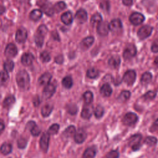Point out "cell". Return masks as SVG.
<instances>
[{
	"mask_svg": "<svg viewBox=\"0 0 158 158\" xmlns=\"http://www.w3.org/2000/svg\"><path fill=\"white\" fill-rule=\"evenodd\" d=\"M109 30V24L107 22H101L97 27V31L99 35L106 36L107 35Z\"/></svg>",
	"mask_w": 158,
	"mask_h": 158,
	"instance_id": "15",
	"label": "cell"
},
{
	"mask_svg": "<svg viewBox=\"0 0 158 158\" xmlns=\"http://www.w3.org/2000/svg\"><path fill=\"white\" fill-rule=\"evenodd\" d=\"M12 146L11 144L8 143H5L2 144L0 148L1 152L4 155H7L12 152Z\"/></svg>",
	"mask_w": 158,
	"mask_h": 158,
	"instance_id": "31",
	"label": "cell"
},
{
	"mask_svg": "<svg viewBox=\"0 0 158 158\" xmlns=\"http://www.w3.org/2000/svg\"><path fill=\"white\" fill-rule=\"evenodd\" d=\"M83 99L86 104H90L93 100V94L90 91H87L83 94Z\"/></svg>",
	"mask_w": 158,
	"mask_h": 158,
	"instance_id": "34",
	"label": "cell"
},
{
	"mask_svg": "<svg viewBox=\"0 0 158 158\" xmlns=\"http://www.w3.org/2000/svg\"><path fill=\"white\" fill-rule=\"evenodd\" d=\"M106 158H118L119 157V153L116 150H112L109 152L106 156Z\"/></svg>",
	"mask_w": 158,
	"mask_h": 158,
	"instance_id": "48",
	"label": "cell"
},
{
	"mask_svg": "<svg viewBox=\"0 0 158 158\" xmlns=\"http://www.w3.org/2000/svg\"><path fill=\"white\" fill-rule=\"evenodd\" d=\"M27 144V141L26 139L24 138H20L17 141V145L18 147L20 149H24Z\"/></svg>",
	"mask_w": 158,
	"mask_h": 158,
	"instance_id": "47",
	"label": "cell"
},
{
	"mask_svg": "<svg viewBox=\"0 0 158 158\" xmlns=\"http://www.w3.org/2000/svg\"><path fill=\"white\" fill-rule=\"evenodd\" d=\"M138 115L133 112L127 113L123 118V123L126 125H134L138 121Z\"/></svg>",
	"mask_w": 158,
	"mask_h": 158,
	"instance_id": "7",
	"label": "cell"
},
{
	"mask_svg": "<svg viewBox=\"0 0 158 158\" xmlns=\"http://www.w3.org/2000/svg\"><path fill=\"white\" fill-rule=\"evenodd\" d=\"M150 131L152 132L158 131V118H157L153 123L152 127L150 128Z\"/></svg>",
	"mask_w": 158,
	"mask_h": 158,
	"instance_id": "50",
	"label": "cell"
},
{
	"mask_svg": "<svg viewBox=\"0 0 158 158\" xmlns=\"http://www.w3.org/2000/svg\"><path fill=\"white\" fill-rule=\"evenodd\" d=\"M63 61H64V58H63V56L62 55H59L55 58V62L57 64H60L63 62Z\"/></svg>",
	"mask_w": 158,
	"mask_h": 158,
	"instance_id": "53",
	"label": "cell"
},
{
	"mask_svg": "<svg viewBox=\"0 0 158 158\" xmlns=\"http://www.w3.org/2000/svg\"><path fill=\"white\" fill-rule=\"evenodd\" d=\"M93 107L90 104H86L85 106L81 112V117L84 119H89L93 114Z\"/></svg>",
	"mask_w": 158,
	"mask_h": 158,
	"instance_id": "18",
	"label": "cell"
},
{
	"mask_svg": "<svg viewBox=\"0 0 158 158\" xmlns=\"http://www.w3.org/2000/svg\"><path fill=\"white\" fill-rule=\"evenodd\" d=\"M100 7L104 10H108L109 9V3L107 1H103V2H101Z\"/></svg>",
	"mask_w": 158,
	"mask_h": 158,
	"instance_id": "49",
	"label": "cell"
},
{
	"mask_svg": "<svg viewBox=\"0 0 158 158\" xmlns=\"http://www.w3.org/2000/svg\"><path fill=\"white\" fill-rule=\"evenodd\" d=\"M104 109L103 107L100 105H98V106H96V107L94 110V115L97 118H100L101 117H102V115H104Z\"/></svg>",
	"mask_w": 158,
	"mask_h": 158,
	"instance_id": "39",
	"label": "cell"
},
{
	"mask_svg": "<svg viewBox=\"0 0 158 158\" xmlns=\"http://www.w3.org/2000/svg\"><path fill=\"white\" fill-rule=\"evenodd\" d=\"M52 78V75L49 72H46L41 75L38 79V83L41 86H46L50 83Z\"/></svg>",
	"mask_w": 158,
	"mask_h": 158,
	"instance_id": "19",
	"label": "cell"
},
{
	"mask_svg": "<svg viewBox=\"0 0 158 158\" xmlns=\"http://www.w3.org/2000/svg\"><path fill=\"white\" fill-rule=\"evenodd\" d=\"M2 6H0V14H2V13L5 11V8H4V7H3V8L1 9V8H2Z\"/></svg>",
	"mask_w": 158,
	"mask_h": 158,
	"instance_id": "57",
	"label": "cell"
},
{
	"mask_svg": "<svg viewBox=\"0 0 158 158\" xmlns=\"http://www.w3.org/2000/svg\"><path fill=\"white\" fill-rule=\"evenodd\" d=\"M27 128L30 130L31 135L34 136H38L41 130L39 128V127L36 125V123L34 121H30L27 123Z\"/></svg>",
	"mask_w": 158,
	"mask_h": 158,
	"instance_id": "16",
	"label": "cell"
},
{
	"mask_svg": "<svg viewBox=\"0 0 158 158\" xmlns=\"http://www.w3.org/2000/svg\"><path fill=\"white\" fill-rule=\"evenodd\" d=\"M9 79V75L6 71H1L0 72V83H5Z\"/></svg>",
	"mask_w": 158,
	"mask_h": 158,
	"instance_id": "46",
	"label": "cell"
},
{
	"mask_svg": "<svg viewBox=\"0 0 158 158\" xmlns=\"http://www.w3.org/2000/svg\"><path fill=\"white\" fill-rule=\"evenodd\" d=\"M34 59V56L31 53L27 52L22 55L21 57V62L23 65L29 66L32 64Z\"/></svg>",
	"mask_w": 158,
	"mask_h": 158,
	"instance_id": "17",
	"label": "cell"
},
{
	"mask_svg": "<svg viewBox=\"0 0 158 158\" xmlns=\"http://www.w3.org/2000/svg\"><path fill=\"white\" fill-rule=\"evenodd\" d=\"M109 65L113 69H116L119 67L120 64V59L118 56H112L109 61H108Z\"/></svg>",
	"mask_w": 158,
	"mask_h": 158,
	"instance_id": "26",
	"label": "cell"
},
{
	"mask_svg": "<svg viewBox=\"0 0 158 158\" xmlns=\"http://www.w3.org/2000/svg\"><path fill=\"white\" fill-rule=\"evenodd\" d=\"M96 154V148L94 146L88 148L84 152L81 158H94Z\"/></svg>",
	"mask_w": 158,
	"mask_h": 158,
	"instance_id": "25",
	"label": "cell"
},
{
	"mask_svg": "<svg viewBox=\"0 0 158 158\" xmlns=\"http://www.w3.org/2000/svg\"><path fill=\"white\" fill-rule=\"evenodd\" d=\"M53 110V106L50 104H46L44 105L41 108V114L43 117H48Z\"/></svg>",
	"mask_w": 158,
	"mask_h": 158,
	"instance_id": "29",
	"label": "cell"
},
{
	"mask_svg": "<svg viewBox=\"0 0 158 158\" xmlns=\"http://www.w3.org/2000/svg\"><path fill=\"white\" fill-rule=\"evenodd\" d=\"M94 38L93 36H88L84 38L80 43V47L82 49L86 50L88 49L93 43Z\"/></svg>",
	"mask_w": 158,
	"mask_h": 158,
	"instance_id": "23",
	"label": "cell"
},
{
	"mask_svg": "<svg viewBox=\"0 0 158 158\" xmlns=\"http://www.w3.org/2000/svg\"><path fill=\"white\" fill-rule=\"evenodd\" d=\"M4 128H5V125H4V123L0 121V133L4 130Z\"/></svg>",
	"mask_w": 158,
	"mask_h": 158,
	"instance_id": "55",
	"label": "cell"
},
{
	"mask_svg": "<svg viewBox=\"0 0 158 158\" xmlns=\"http://www.w3.org/2000/svg\"><path fill=\"white\" fill-rule=\"evenodd\" d=\"M15 102V98L14 96H9L7 97L2 102L3 107L9 108L11 106H12Z\"/></svg>",
	"mask_w": 158,
	"mask_h": 158,
	"instance_id": "32",
	"label": "cell"
},
{
	"mask_svg": "<svg viewBox=\"0 0 158 158\" xmlns=\"http://www.w3.org/2000/svg\"><path fill=\"white\" fill-rule=\"evenodd\" d=\"M99 75V70L95 68H90L86 72V76L91 79L97 78Z\"/></svg>",
	"mask_w": 158,
	"mask_h": 158,
	"instance_id": "35",
	"label": "cell"
},
{
	"mask_svg": "<svg viewBox=\"0 0 158 158\" xmlns=\"http://www.w3.org/2000/svg\"><path fill=\"white\" fill-rule=\"evenodd\" d=\"M59 125L57 123H54L52 124L48 129V133L50 135H54L57 133L59 130Z\"/></svg>",
	"mask_w": 158,
	"mask_h": 158,
	"instance_id": "41",
	"label": "cell"
},
{
	"mask_svg": "<svg viewBox=\"0 0 158 158\" xmlns=\"http://www.w3.org/2000/svg\"><path fill=\"white\" fill-rule=\"evenodd\" d=\"M67 110L71 115H75L78 111V107L75 104H70L67 106Z\"/></svg>",
	"mask_w": 158,
	"mask_h": 158,
	"instance_id": "44",
	"label": "cell"
},
{
	"mask_svg": "<svg viewBox=\"0 0 158 158\" xmlns=\"http://www.w3.org/2000/svg\"><path fill=\"white\" fill-rule=\"evenodd\" d=\"M48 32V28L44 25H40L35 35V42L38 47H41L44 43V37Z\"/></svg>",
	"mask_w": 158,
	"mask_h": 158,
	"instance_id": "2",
	"label": "cell"
},
{
	"mask_svg": "<svg viewBox=\"0 0 158 158\" xmlns=\"http://www.w3.org/2000/svg\"><path fill=\"white\" fill-rule=\"evenodd\" d=\"M136 49L133 44H128L126 46L123 53V57L125 60H129L135 56Z\"/></svg>",
	"mask_w": 158,
	"mask_h": 158,
	"instance_id": "5",
	"label": "cell"
},
{
	"mask_svg": "<svg viewBox=\"0 0 158 158\" xmlns=\"http://www.w3.org/2000/svg\"><path fill=\"white\" fill-rule=\"evenodd\" d=\"M41 9L43 12H44L48 16H52L54 13V7L49 2H44L41 6Z\"/></svg>",
	"mask_w": 158,
	"mask_h": 158,
	"instance_id": "20",
	"label": "cell"
},
{
	"mask_svg": "<svg viewBox=\"0 0 158 158\" xmlns=\"http://www.w3.org/2000/svg\"><path fill=\"white\" fill-rule=\"evenodd\" d=\"M63 86L67 89H70L73 86V80L70 76L65 77L62 81Z\"/></svg>",
	"mask_w": 158,
	"mask_h": 158,
	"instance_id": "33",
	"label": "cell"
},
{
	"mask_svg": "<svg viewBox=\"0 0 158 158\" xmlns=\"http://www.w3.org/2000/svg\"><path fill=\"white\" fill-rule=\"evenodd\" d=\"M14 67V63L12 60H7L4 63V70L7 72H12Z\"/></svg>",
	"mask_w": 158,
	"mask_h": 158,
	"instance_id": "38",
	"label": "cell"
},
{
	"mask_svg": "<svg viewBox=\"0 0 158 158\" xmlns=\"http://www.w3.org/2000/svg\"><path fill=\"white\" fill-rule=\"evenodd\" d=\"M50 135L48 132H44L43 133L42 136H41L40 144V148L43 150V152H46L49 148V142L50 138Z\"/></svg>",
	"mask_w": 158,
	"mask_h": 158,
	"instance_id": "8",
	"label": "cell"
},
{
	"mask_svg": "<svg viewBox=\"0 0 158 158\" xmlns=\"http://www.w3.org/2000/svg\"><path fill=\"white\" fill-rule=\"evenodd\" d=\"M122 2L127 6H130L133 4V0H122Z\"/></svg>",
	"mask_w": 158,
	"mask_h": 158,
	"instance_id": "54",
	"label": "cell"
},
{
	"mask_svg": "<svg viewBox=\"0 0 158 158\" xmlns=\"http://www.w3.org/2000/svg\"><path fill=\"white\" fill-rule=\"evenodd\" d=\"M152 80V74L149 72H144L141 78L140 82L143 85H146L151 82Z\"/></svg>",
	"mask_w": 158,
	"mask_h": 158,
	"instance_id": "30",
	"label": "cell"
},
{
	"mask_svg": "<svg viewBox=\"0 0 158 158\" xmlns=\"http://www.w3.org/2000/svg\"><path fill=\"white\" fill-rule=\"evenodd\" d=\"M101 22H102V17L99 13H96L94 14L91 18L90 22L92 25L95 26L97 24H99Z\"/></svg>",
	"mask_w": 158,
	"mask_h": 158,
	"instance_id": "37",
	"label": "cell"
},
{
	"mask_svg": "<svg viewBox=\"0 0 158 158\" xmlns=\"http://www.w3.org/2000/svg\"><path fill=\"white\" fill-rule=\"evenodd\" d=\"M27 38V31L24 28H20L17 30L15 35V40L19 43H23Z\"/></svg>",
	"mask_w": 158,
	"mask_h": 158,
	"instance_id": "11",
	"label": "cell"
},
{
	"mask_svg": "<svg viewBox=\"0 0 158 158\" xmlns=\"http://www.w3.org/2000/svg\"><path fill=\"white\" fill-rule=\"evenodd\" d=\"M129 20L133 25H138L144 22V17L141 13L133 12L130 15Z\"/></svg>",
	"mask_w": 158,
	"mask_h": 158,
	"instance_id": "9",
	"label": "cell"
},
{
	"mask_svg": "<svg viewBox=\"0 0 158 158\" xmlns=\"http://www.w3.org/2000/svg\"><path fill=\"white\" fill-rule=\"evenodd\" d=\"M156 96V93L155 91H148L143 96V98L145 101H150L154 99Z\"/></svg>",
	"mask_w": 158,
	"mask_h": 158,
	"instance_id": "42",
	"label": "cell"
},
{
	"mask_svg": "<svg viewBox=\"0 0 158 158\" xmlns=\"http://www.w3.org/2000/svg\"><path fill=\"white\" fill-rule=\"evenodd\" d=\"M122 27V22L118 19L112 20L110 22V23L109 24V30L114 33H116V32L120 31L121 30Z\"/></svg>",
	"mask_w": 158,
	"mask_h": 158,
	"instance_id": "14",
	"label": "cell"
},
{
	"mask_svg": "<svg viewBox=\"0 0 158 158\" xmlns=\"http://www.w3.org/2000/svg\"><path fill=\"white\" fill-rule=\"evenodd\" d=\"M5 55L8 57H14L17 54V48L13 43H9L7 45L5 51Z\"/></svg>",
	"mask_w": 158,
	"mask_h": 158,
	"instance_id": "13",
	"label": "cell"
},
{
	"mask_svg": "<svg viewBox=\"0 0 158 158\" xmlns=\"http://www.w3.org/2000/svg\"><path fill=\"white\" fill-rule=\"evenodd\" d=\"M75 132H76V128H75V126L70 125L65 129V130L64 131V132L62 133V135L65 138H70L72 136H74Z\"/></svg>",
	"mask_w": 158,
	"mask_h": 158,
	"instance_id": "27",
	"label": "cell"
},
{
	"mask_svg": "<svg viewBox=\"0 0 158 158\" xmlns=\"http://www.w3.org/2000/svg\"><path fill=\"white\" fill-rule=\"evenodd\" d=\"M142 139V136L140 134H135L132 135L128 141V144L130 147H131L132 150L134 151H138L140 149L141 144L140 143Z\"/></svg>",
	"mask_w": 158,
	"mask_h": 158,
	"instance_id": "3",
	"label": "cell"
},
{
	"mask_svg": "<svg viewBox=\"0 0 158 158\" xmlns=\"http://www.w3.org/2000/svg\"><path fill=\"white\" fill-rule=\"evenodd\" d=\"M151 51L153 52H158V42H154L152 44Z\"/></svg>",
	"mask_w": 158,
	"mask_h": 158,
	"instance_id": "52",
	"label": "cell"
},
{
	"mask_svg": "<svg viewBox=\"0 0 158 158\" xmlns=\"http://www.w3.org/2000/svg\"><path fill=\"white\" fill-rule=\"evenodd\" d=\"M152 31V27L149 25H144L141 27L138 31V38L143 40L149 36Z\"/></svg>",
	"mask_w": 158,
	"mask_h": 158,
	"instance_id": "6",
	"label": "cell"
},
{
	"mask_svg": "<svg viewBox=\"0 0 158 158\" xmlns=\"http://www.w3.org/2000/svg\"><path fill=\"white\" fill-rule=\"evenodd\" d=\"M131 96V93L129 91H123L118 96L117 99L120 102L127 101Z\"/></svg>",
	"mask_w": 158,
	"mask_h": 158,
	"instance_id": "36",
	"label": "cell"
},
{
	"mask_svg": "<svg viewBox=\"0 0 158 158\" xmlns=\"http://www.w3.org/2000/svg\"><path fill=\"white\" fill-rule=\"evenodd\" d=\"M154 64L157 67H158V56L154 59Z\"/></svg>",
	"mask_w": 158,
	"mask_h": 158,
	"instance_id": "56",
	"label": "cell"
},
{
	"mask_svg": "<svg viewBox=\"0 0 158 158\" xmlns=\"http://www.w3.org/2000/svg\"><path fill=\"white\" fill-rule=\"evenodd\" d=\"M65 7H66L65 3L63 1H59V2H57L54 6V12H59L62 11V10H64Z\"/></svg>",
	"mask_w": 158,
	"mask_h": 158,
	"instance_id": "43",
	"label": "cell"
},
{
	"mask_svg": "<svg viewBox=\"0 0 158 158\" xmlns=\"http://www.w3.org/2000/svg\"><path fill=\"white\" fill-rule=\"evenodd\" d=\"M52 35L53 38H54L55 37H54V34H53V33H52ZM55 36H58V35H57V33H56V35H55ZM54 40H56V38H55V39H54Z\"/></svg>",
	"mask_w": 158,
	"mask_h": 158,
	"instance_id": "58",
	"label": "cell"
},
{
	"mask_svg": "<svg viewBox=\"0 0 158 158\" xmlns=\"http://www.w3.org/2000/svg\"><path fill=\"white\" fill-rule=\"evenodd\" d=\"M112 93V89L109 84L104 83L100 88V93L104 97H109Z\"/></svg>",
	"mask_w": 158,
	"mask_h": 158,
	"instance_id": "21",
	"label": "cell"
},
{
	"mask_svg": "<svg viewBox=\"0 0 158 158\" xmlns=\"http://www.w3.org/2000/svg\"><path fill=\"white\" fill-rule=\"evenodd\" d=\"M61 20L67 25H70L73 22V16L72 12L70 11L64 12L61 16Z\"/></svg>",
	"mask_w": 158,
	"mask_h": 158,
	"instance_id": "24",
	"label": "cell"
},
{
	"mask_svg": "<svg viewBox=\"0 0 158 158\" xmlns=\"http://www.w3.org/2000/svg\"><path fill=\"white\" fill-rule=\"evenodd\" d=\"M136 77V74L135 71L133 70H129L125 73L123 77V80L127 85L131 86L135 83Z\"/></svg>",
	"mask_w": 158,
	"mask_h": 158,
	"instance_id": "4",
	"label": "cell"
},
{
	"mask_svg": "<svg viewBox=\"0 0 158 158\" xmlns=\"http://www.w3.org/2000/svg\"><path fill=\"white\" fill-rule=\"evenodd\" d=\"M56 91V86L52 83H49L45 86L43 91V96L44 99H49L52 96Z\"/></svg>",
	"mask_w": 158,
	"mask_h": 158,
	"instance_id": "10",
	"label": "cell"
},
{
	"mask_svg": "<svg viewBox=\"0 0 158 158\" xmlns=\"http://www.w3.org/2000/svg\"><path fill=\"white\" fill-rule=\"evenodd\" d=\"M87 13L83 9H79L77 12H76V14H75V18L77 20V21L79 22V23H84L87 20Z\"/></svg>",
	"mask_w": 158,
	"mask_h": 158,
	"instance_id": "22",
	"label": "cell"
},
{
	"mask_svg": "<svg viewBox=\"0 0 158 158\" xmlns=\"http://www.w3.org/2000/svg\"><path fill=\"white\" fill-rule=\"evenodd\" d=\"M41 101H40V98L39 96H36L33 98V105L35 106V107H38L39 106V104H40Z\"/></svg>",
	"mask_w": 158,
	"mask_h": 158,
	"instance_id": "51",
	"label": "cell"
},
{
	"mask_svg": "<svg viewBox=\"0 0 158 158\" xmlns=\"http://www.w3.org/2000/svg\"><path fill=\"white\" fill-rule=\"evenodd\" d=\"M42 15H43V13L41 10L34 9L30 13L29 17L31 20L33 21H38L41 18Z\"/></svg>",
	"mask_w": 158,
	"mask_h": 158,
	"instance_id": "28",
	"label": "cell"
},
{
	"mask_svg": "<svg viewBox=\"0 0 158 158\" xmlns=\"http://www.w3.org/2000/svg\"><path fill=\"white\" fill-rule=\"evenodd\" d=\"M40 59L43 62H48L51 60L50 54L47 51H43L40 54Z\"/></svg>",
	"mask_w": 158,
	"mask_h": 158,
	"instance_id": "45",
	"label": "cell"
},
{
	"mask_svg": "<svg viewBox=\"0 0 158 158\" xmlns=\"http://www.w3.org/2000/svg\"><path fill=\"white\" fill-rule=\"evenodd\" d=\"M30 76L24 70L19 71L16 75V81L19 87L23 90H27L30 87Z\"/></svg>",
	"mask_w": 158,
	"mask_h": 158,
	"instance_id": "1",
	"label": "cell"
},
{
	"mask_svg": "<svg viewBox=\"0 0 158 158\" xmlns=\"http://www.w3.org/2000/svg\"><path fill=\"white\" fill-rule=\"evenodd\" d=\"M144 143L148 146H152L157 144V139L156 137H154V136H148L145 138Z\"/></svg>",
	"mask_w": 158,
	"mask_h": 158,
	"instance_id": "40",
	"label": "cell"
},
{
	"mask_svg": "<svg viewBox=\"0 0 158 158\" xmlns=\"http://www.w3.org/2000/svg\"><path fill=\"white\" fill-rule=\"evenodd\" d=\"M87 136L86 133L82 128H79L76 131L74 135V140L78 144H81L84 142Z\"/></svg>",
	"mask_w": 158,
	"mask_h": 158,
	"instance_id": "12",
	"label": "cell"
}]
</instances>
